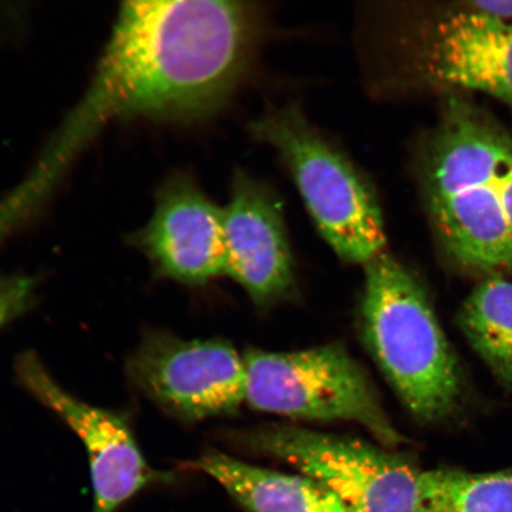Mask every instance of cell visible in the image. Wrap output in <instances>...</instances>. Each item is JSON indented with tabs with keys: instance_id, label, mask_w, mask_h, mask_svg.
Returning <instances> with one entry per match:
<instances>
[{
	"instance_id": "cell-1",
	"label": "cell",
	"mask_w": 512,
	"mask_h": 512,
	"mask_svg": "<svg viewBox=\"0 0 512 512\" xmlns=\"http://www.w3.org/2000/svg\"><path fill=\"white\" fill-rule=\"evenodd\" d=\"M258 30L256 10L247 3H124L91 87L49 150L68 163L102 123L115 117H208L245 75Z\"/></svg>"
},
{
	"instance_id": "cell-2",
	"label": "cell",
	"mask_w": 512,
	"mask_h": 512,
	"mask_svg": "<svg viewBox=\"0 0 512 512\" xmlns=\"http://www.w3.org/2000/svg\"><path fill=\"white\" fill-rule=\"evenodd\" d=\"M428 216L459 265L512 268V136L469 102L448 100L421 165Z\"/></svg>"
},
{
	"instance_id": "cell-3",
	"label": "cell",
	"mask_w": 512,
	"mask_h": 512,
	"mask_svg": "<svg viewBox=\"0 0 512 512\" xmlns=\"http://www.w3.org/2000/svg\"><path fill=\"white\" fill-rule=\"evenodd\" d=\"M364 271L361 328L371 356L416 419H447L462 403L463 377L424 287L387 251Z\"/></svg>"
},
{
	"instance_id": "cell-4",
	"label": "cell",
	"mask_w": 512,
	"mask_h": 512,
	"mask_svg": "<svg viewBox=\"0 0 512 512\" xmlns=\"http://www.w3.org/2000/svg\"><path fill=\"white\" fill-rule=\"evenodd\" d=\"M251 132L283 160L320 235L339 258L364 267L387 251L375 191L297 106L272 108L252 123Z\"/></svg>"
},
{
	"instance_id": "cell-5",
	"label": "cell",
	"mask_w": 512,
	"mask_h": 512,
	"mask_svg": "<svg viewBox=\"0 0 512 512\" xmlns=\"http://www.w3.org/2000/svg\"><path fill=\"white\" fill-rule=\"evenodd\" d=\"M243 358L246 405L254 411L307 421L354 422L383 447L402 443L366 371L343 345L294 352L249 350Z\"/></svg>"
},
{
	"instance_id": "cell-6",
	"label": "cell",
	"mask_w": 512,
	"mask_h": 512,
	"mask_svg": "<svg viewBox=\"0 0 512 512\" xmlns=\"http://www.w3.org/2000/svg\"><path fill=\"white\" fill-rule=\"evenodd\" d=\"M253 450L317 480L347 512H415L421 471L406 456L369 441L271 426L248 435Z\"/></svg>"
},
{
	"instance_id": "cell-7",
	"label": "cell",
	"mask_w": 512,
	"mask_h": 512,
	"mask_svg": "<svg viewBox=\"0 0 512 512\" xmlns=\"http://www.w3.org/2000/svg\"><path fill=\"white\" fill-rule=\"evenodd\" d=\"M126 371L147 398L184 421L232 414L246 403L245 358L221 341H183L151 332Z\"/></svg>"
},
{
	"instance_id": "cell-8",
	"label": "cell",
	"mask_w": 512,
	"mask_h": 512,
	"mask_svg": "<svg viewBox=\"0 0 512 512\" xmlns=\"http://www.w3.org/2000/svg\"><path fill=\"white\" fill-rule=\"evenodd\" d=\"M19 382L66 422L86 448L93 486L92 512H117L140 491L170 483V473L146 462L124 416L94 407L64 390L32 352L16 362Z\"/></svg>"
},
{
	"instance_id": "cell-9",
	"label": "cell",
	"mask_w": 512,
	"mask_h": 512,
	"mask_svg": "<svg viewBox=\"0 0 512 512\" xmlns=\"http://www.w3.org/2000/svg\"><path fill=\"white\" fill-rule=\"evenodd\" d=\"M222 211L224 275L238 283L256 304L278 302L294 283L283 203L264 182L238 171Z\"/></svg>"
},
{
	"instance_id": "cell-10",
	"label": "cell",
	"mask_w": 512,
	"mask_h": 512,
	"mask_svg": "<svg viewBox=\"0 0 512 512\" xmlns=\"http://www.w3.org/2000/svg\"><path fill=\"white\" fill-rule=\"evenodd\" d=\"M412 60L431 85L472 89L512 105V24L477 10L452 12L415 38Z\"/></svg>"
},
{
	"instance_id": "cell-11",
	"label": "cell",
	"mask_w": 512,
	"mask_h": 512,
	"mask_svg": "<svg viewBox=\"0 0 512 512\" xmlns=\"http://www.w3.org/2000/svg\"><path fill=\"white\" fill-rule=\"evenodd\" d=\"M133 241L162 277L179 283L206 284L226 271L222 208L188 177L163 185L151 220Z\"/></svg>"
},
{
	"instance_id": "cell-12",
	"label": "cell",
	"mask_w": 512,
	"mask_h": 512,
	"mask_svg": "<svg viewBox=\"0 0 512 512\" xmlns=\"http://www.w3.org/2000/svg\"><path fill=\"white\" fill-rule=\"evenodd\" d=\"M219 483L247 512H347L317 480L264 469L210 451L183 465Z\"/></svg>"
},
{
	"instance_id": "cell-13",
	"label": "cell",
	"mask_w": 512,
	"mask_h": 512,
	"mask_svg": "<svg viewBox=\"0 0 512 512\" xmlns=\"http://www.w3.org/2000/svg\"><path fill=\"white\" fill-rule=\"evenodd\" d=\"M459 324L498 379L512 386V283L485 280L467 298Z\"/></svg>"
},
{
	"instance_id": "cell-14",
	"label": "cell",
	"mask_w": 512,
	"mask_h": 512,
	"mask_svg": "<svg viewBox=\"0 0 512 512\" xmlns=\"http://www.w3.org/2000/svg\"><path fill=\"white\" fill-rule=\"evenodd\" d=\"M415 512H512V469L421 472Z\"/></svg>"
},
{
	"instance_id": "cell-15",
	"label": "cell",
	"mask_w": 512,
	"mask_h": 512,
	"mask_svg": "<svg viewBox=\"0 0 512 512\" xmlns=\"http://www.w3.org/2000/svg\"><path fill=\"white\" fill-rule=\"evenodd\" d=\"M35 287V279L24 275L0 277V329L29 310Z\"/></svg>"
},
{
	"instance_id": "cell-16",
	"label": "cell",
	"mask_w": 512,
	"mask_h": 512,
	"mask_svg": "<svg viewBox=\"0 0 512 512\" xmlns=\"http://www.w3.org/2000/svg\"><path fill=\"white\" fill-rule=\"evenodd\" d=\"M476 10L482 14L488 15L504 21L512 18V0H494V2H477L473 3Z\"/></svg>"
}]
</instances>
